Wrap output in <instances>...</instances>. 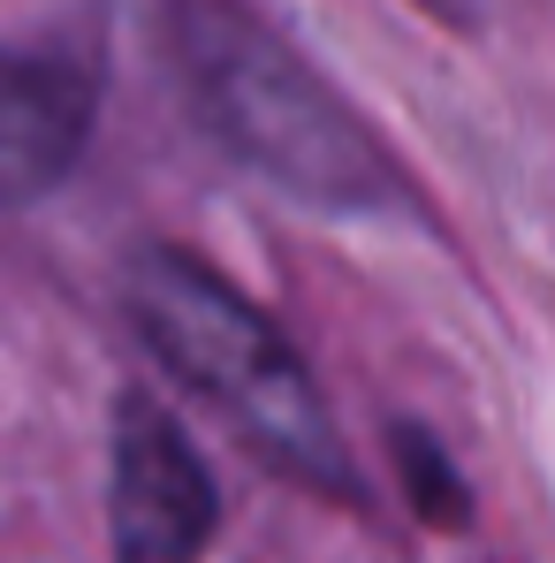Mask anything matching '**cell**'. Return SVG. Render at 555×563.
I'll return each instance as SVG.
<instances>
[{"label":"cell","instance_id":"5","mask_svg":"<svg viewBox=\"0 0 555 563\" xmlns=\"http://www.w3.org/2000/svg\"><path fill=\"white\" fill-rule=\"evenodd\" d=\"M388 465H396V487L426 533H471V479L434 427L388 419Z\"/></svg>","mask_w":555,"mask_h":563},{"label":"cell","instance_id":"3","mask_svg":"<svg viewBox=\"0 0 555 563\" xmlns=\"http://www.w3.org/2000/svg\"><path fill=\"white\" fill-rule=\"evenodd\" d=\"M221 533L213 472L190 450L184 419L145 388L114 396V450H107V541L114 563H206Z\"/></svg>","mask_w":555,"mask_h":563},{"label":"cell","instance_id":"1","mask_svg":"<svg viewBox=\"0 0 555 563\" xmlns=\"http://www.w3.org/2000/svg\"><path fill=\"white\" fill-rule=\"evenodd\" d=\"M168 69L198 130L320 213H396L403 176L343 92L244 0H168Z\"/></svg>","mask_w":555,"mask_h":563},{"label":"cell","instance_id":"4","mask_svg":"<svg viewBox=\"0 0 555 563\" xmlns=\"http://www.w3.org/2000/svg\"><path fill=\"white\" fill-rule=\"evenodd\" d=\"M99 77L77 54H15L0 46V213L38 206L92 137Z\"/></svg>","mask_w":555,"mask_h":563},{"label":"cell","instance_id":"2","mask_svg":"<svg viewBox=\"0 0 555 563\" xmlns=\"http://www.w3.org/2000/svg\"><path fill=\"white\" fill-rule=\"evenodd\" d=\"M122 312H130L137 343L198 404H213V419L259 465H275L281 479H297L312 495H335V503L366 495V479L312 388L304 351L221 267H206L184 244H145L122 267Z\"/></svg>","mask_w":555,"mask_h":563}]
</instances>
